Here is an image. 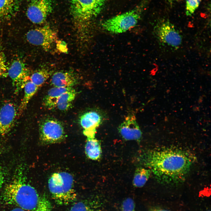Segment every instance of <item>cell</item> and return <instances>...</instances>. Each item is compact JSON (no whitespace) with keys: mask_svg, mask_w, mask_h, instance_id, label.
<instances>
[{"mask_svg":"<svg viewBox=\"0 0 211 211\" xmlns=\"http://www.w3.org/2000/svg\"><path fill=\"white\" fill-rule=\"evenodd\" d=\"M105 1V0H70L73 18L80 29H82L85 23L100 13Z\"/></svg>","mask_w":211,"mask_h":211,"instance_id":"4","label":"cell"},{"mask_svg":"<svg viewBox=\"0 0 211 211\" xmlns=\"http://www.w3.org/2000/svg\"><path fill=\"white\" fill-rule=\"evenodd\" d=\"M120 211H135V204L133 200L128 198L122 202Z\"/></svg>","mask_w":211,"mask_h":211,"instance_id":"26","label":"cell"},{"mask_svg":"<svg viewBox=\"0 0 211 211\" xmlns=\"http://www.w3.org/2000/svg\"><path fill=\"white\" fill-rule=\"evenodd\" d=\"M10 211H25V210L20 208L17 207L14 208Z\"/></svg>","mask_w":211,"mask_h":211,"instance_id":"30","label":"cell"},{"mask_svg":"<svg viewBox=\"0 0 211 211\" xmlns=\"http://www.w3.org/2000/svg\"><path fill=\"white\" fill-rule=\"evenodd\" d=\"M166 1L169 4H172L174 2L177 1V0H166Z\"/></svg>","mask_w":211,"mask_h":211,"instance_id":"31","label":"cell"},{"mask_svg":"<svg viewBox=\"0 0 211 211\" xmlns=\"http://www.w3.org/2000/svg\"><path fill=\"white\" fill-rule=\"evenodd\" d=\"M50 72L46 69H42L33 73L30 76V80L39 88L49 78Z\"/></svg>","mask_w":211,"mask_h":211,"instance_id":"21","label":"cell"},{"mask_svg":"<svg viewBox=\"0 0 211 211\" xmlns=\"http://www.w3.org/2000/svg\"><path fill=\"white\" fill-rule=\"evenodd\" d=\"M201 0H186L185 13L188 16H191L198 8Z\"/></svg>","mask_w":211,"mask_h":211,"instance_id":"24","label":"cell"},{"mask_svg":"<svg viewBox=\"0 0 211 211\" xmlns=\"http://www.w3.org/2000/svg\"><path fill=\"white\" fill-rule=\"evenodd\" d=\"M8 75L11 79L16 93L23 88L30 79V72L21 60H14L8 69Z\"/></svg>","mask_w":211,"mask_h":211,"instance_id":"10","label":"cell"},{"mask_svg":"<svg viewBox=\"0 0 211 211\" xmlns=\"http://www.w3.org/2000/svg\"><path fill=\"white\" fill-rule=\"evenodd\" d=\"M4 178L3 172L0 169V188L2 186L4 182Z\"/></svg>","mask_w":211,"mask_h":211,"instance_id":"28","label":"cell"},{"mask_svg":"<svg viewBox=\"0 0 211 211\" xmlns=\"http://www.w3.org/2000/svg\"><path fill=\"white\" fill-rule=\"evenodd\" d=\"M1 198L5 204L28 211L35 210L40 198L36 190L21 176H17L6 186Z\"/></svg>","mask_w":211,"mask_h":211,"instance_id":"2","label":"cell"},{"mask_svg":"<svg viewBox=\"0 0 211 211\" xmlns=\"http://www.w3.org/2000/svg\"><path fill=\"white\" fill-rule=\"evenodd\" d=\"M57 47L61 51L66 52H67V49L66 43L63 42L58 41L57 44Z\"/></svg>","mask_w":211,"mask_h":211,"instance_id":"27","label":"cell"},{"mask_svg":"<svg viewBox=\"0 0 211 211\" xmlns=\"http://www.w3.org/2000/svg\"><path fill=\"white\" fill-rule=\"evenodd\" d=\"M24 88V95L18 110V115H20L25 110L30 100L36 93L39 87L30 79L26 83Z\"/></svg>","mask_w":211,"mask_h":211,"instance_id":"16","label":"cell"},{"mask_svg":"<svg viewBox=\"0 0 211 211\" xmlns=\"http://www.w3.org/2000/svg\"><path fill=\"white\" fill-rule=\"evenodd\" d=\"M53 5L51 0H32L27 11V16L33 23H44L52 12Z\"/></svg>","mask_w":211,"mask_h":211,"instance_id":"9","label":"cell"},{"mask_svg":"<svg viewBox=\"0 0 211 211\" xmlns=\"http://www.w3.org/2000/svg\"><path fill=\"white\" fill-rule=\"evenodd\" d=\"M69 211H97L92 205L87 202L79 201L76 203Z\"/></svg>","mask_w":211,"mask_h":211,"instance_id":"22","label":"cell"},{"mask_svg":"<svg viewBox=\"0 0 211 211\" xmlns=\"http://www.w3.org/2000/svg\"><path fill=\"white\" fill-rule=\"evenodd\" d=\"M48 186L53 199L57 204L67 205L76 199L74 178L68 172L53 173L48 181Z\"/></svg>","mask_w":211,"mask_h":211,"instance_id":"3","label":"cell"},{"mask_svg":"<svg viewBox=\"0 0 211 211\" xmlns=\"http://www.w3.org/2000/svg\"><path fill=\"white\" fill-rule=\"evenodd\" d=\"M1 148H0V152H1Z\"/></svg>","mask_w":211,"mask_h":211,"instance_id":"32","label":"cell"},{"mask_svg":"<svg viewBox=\"0 0 211 211\" xmlns=\"http://www.w3.org/2000/svg\"><path fill=\"white\" fill-rule=\"evenodd\" d=\"M18 110L14 104L12 103L4 104L0 108V136L8 132L13 127L16 116Z\"/></svg>","mask_w":211,"mask_h":211,"instance_id":"12","label":"cell"},{"mask_svg":"<svg viewBox=\"0 0 211 211\" xmlns=\"http://www.w3.org/2000/svg\"><path fill=\"white\" fill-rule=\"evenodd\" d=\"M151 172L149 169L143 167L137 168L135 171L132 181L133 186L137 188L144 186L149 178Z\"/></svg>","mask_w":211,"mask_h":211,"instance_id":"20","label":"cell"},{"mask_svg":"<svg viewBox=\"0 0 211 211\" xmlns=\"http://www.w3.org/2000/svg\"><path fill=\"white\" fill-rule=\"evenodd\" d=\"M87 138L85 149L87 156L94 160L99 159L101 156L102 153L99 141L95 137Z\"/></svg>","mask_w":211,"mask_h":211,"instance_id":"17","label":"cell"},{"mask_svg":"<svg viewBox=\"0 0 211 211\" xmlns=\"http://www.w3.org/2000/svg\"><path fill=\"white\" fill-rule=\"evenodd\" d=\"M76 93L73 88L62 93L57 100L56 108L61 110H68L72 106Z\"/></svg>","mask_w":211,"mask_h":211,"instance_id":"18","label":"cell"},{"mask_svg":"<svg viewBox=\"0 0 211 211\" xmlns=\"http://www.w3.org/2000/svg\"><path fill=\"white\" fill-rule=\"evenodd\" d=\"M141 11L138 7L115 16L103 21L102 26L115 34L125 33L134 27L140 18Z\"/></svg>","mask_w":211,"mask_h":211,"instance_id":"5","label":"cell"},{"mask_svg":"<svg viewBox=\"0 0 211 211\" xmlns=\"http://www.w3.org/2000/svg\"><path fill=\"white\" fill-rule=\"evenodd\" d=\"M207 211H210V210H208Z\"/></svg>","mask_w":211,"mask_h":211,"instance_id":"33","label":"cell"},{"mask_svg":"<svg viewBox=\"0 0 211 211\" xmlns=\"http://www.w3.org/2000/svg\"><path fill=\"white\" fill-rule=\"evenodd\" d=\"M78 81L77 75L73 72L58 71L53 75L51 83L53 87H72Z\"/></svg>","mask_w":211,"mask_h":211,"instance_id":"14","label":"cell"},{"mask_svg":"<svg viewBox=\"0 0 211 211\" xmlns=\"http://www.w3.org/2000/svg\"><path fill=\"white\" fill-rule=\"evenodd\" d=\"M52 205L46 196L44 195L40 197L35 211H51Z\"/></svg>","mask_w":211,"mask_h":211,"instance_id":"23","label":"cell"},{"mask_svg":"<svg viewBox=\"0 0 211 211\" xmlns=\"http://www.w3.org/2000/svg\"><path fill=\"white\" fill-rule=\"evenodd\" d=\"M154 32L157 38L164 44L174 47H178L181 44V35L169 21H159L154 28Z\"/></svg>","mask_w":211,"mask_h":211,"instance_id":"8","label":"cell"},{"mask_svg":"<svg viewBox=\"0 0 211 211\" xmlns=\"http://www.w3.org/2000/svg\"><path fill=\"white\" fill-rule=\"evenodd\" d=\"M149 211H171L170 210L161 208H154L151 209Z\"/></svg>","mask_w":211,"mask_h":211,"instance_id":"29","label":"cell"},{"mask_svg":"<svg viewBox=\"0 0 211 211\" xmlns=\"http://www.w3.org/2000/svg\"><path fill=\"white\" fill-rule=\"evenodd\" d=\"M27 41L30 44L42 47L45 50H50L56 41V32L49 26L33 29L26 34Z\"/></svg>","mask_w":211,"mask_h":211,"instance_id":"7","label":"cell"},{"mask_svg":"<svg viewBox=\"0 0 211 211\" xmlns=\"http://www.w3.org/2000/svg\"><path fill=\"white\" fill-rule=\"evenodd\" d=\"M17 6L16 0H0V21L11 16Z\"/></svg>","mask_w":211,"mask_h":211,"instance_id":"19","label":"cell"},{"mask_svg":"<svg viewBox=\"0 0 211 211\" xmlns=\"http://www.w3.org/2000/svg\"><path fill=\"white\" fill-rule=\"evenodd\" d=\"M39 132L40 140L46 144L61 142L65 136L62 124L59 121L52 118H46L41 122Z\"/></svg>","mask_w":211,"mask_h":211,"instance_id":"6","label":"cell"},{"mask_svg":"<svg viewBox=\"0 0 211 211\" xmlns=\"http://www.w3.org/2000/svg\"><path fill=\"white\" fill-rule=\"evenodd\" d=\"M118 130L122 137L126 140L139 141L142 132L133 115H129L119 126Z\"/></svg>","mask_w":211,"mask_h":211,"instance_id":"13","label":"cell"},{"mask_svg":"<svg viewBox=\"0 0 211 211\" xmlns=\"http://www.w3.org/2000/svg\"><path fill=\"white\" fill-rule=\"evenodd\" d=\"M73 89L72 87H56L51 88L48 90L43 99L44 106L49 110L56 108L57 100L60 96L63 93Z\"/></svg>","mask_w":211,"mask_h":211,"instance_id":"15","label":"cell"},{"mask_svg":"<svg viewBox=\"0 0 211 211\" xmlns=\"http://www.w3.org/2000/svg\"><path fill=\"white\" fill-rule=\"evenodd\" d=\"M139 158L157 180L165 184L183 181L192 164V160L187 153L171 149L149 151L141 155Z\"/></svg>","mask_w":211,"mask_h":211,"instance_id":"1","label":"cell"},{"mask_svg":"<svg viewBox=\"0 0 211 211\" xmlns=\"http://www.w3.org/2000/svg\"><path fill=\"white\" fill-rule=\"evenodd\" d=\"M104 118L103 113L96 110L87 111L80 116V123L87 138L95 137L96 129L102 123Z\"/></svg>","mask_w":211,"mask_h":211,"instance_id":"11","label":"cell"},{"mask_svg":"<svg viewBox=\"0 0 211 211\" xmlns=\"http://www.w3.org/2000/svg\"><path fill=\"white\" fill-rule=\"evenodd\" d=\"M5 55L0 47V78L8 75Z\"/></svg>","mask_w":211,"mask_h":211,"instance_id":"25","label":"cell"}]
</instances>
